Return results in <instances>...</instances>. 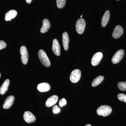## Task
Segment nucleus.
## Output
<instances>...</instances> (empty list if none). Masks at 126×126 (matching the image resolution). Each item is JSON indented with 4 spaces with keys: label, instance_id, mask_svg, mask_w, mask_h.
I'll list each match as a JSON object with an SVG mask.
<instances>
[{
    "label": "nucleus",
    "instance_id": "22",
    "mask_svg": "<svg viewBox=\"0 0 126 126\" xmlns=\"http://www.w3.org/2000/svg\"><path fill=\"white\" fill-rule=\"evenodd\" d=\"M117 97L120 101L126 102V94H118Z\"/></svg>",
    "mask_w": 126,
    "mask_h": 126
},
{
    "label": "nucleus",
    "instance_id": "17",
    "mask_svg": "<svg viewBox=\"0 0 126 126\" xmlns=\"http://www.w3.org/2000/svg\"><path fill=\"white\" fill-rule=\"evenodd\" d=\"M10 80L9 79H6L5 80L0 88V94L3 95L7 92L10 85Z\"/></svg>",
    "mask_w": 126,
    "mask_h": 126
},
{
    "label": "nucleus",
    "instance_id": "12",
    "mask_svg": "<svg viewBox=\"0 0 126 126\" xmlns=\"http://www.w3.org/2000/svg\"><path fill=\"white\" fill-rule=\"evenodd\" d=\"M51 27V24L49 21L47 19H45L43 21V26L40 30V32L45 33L47 32Z\"/></svg>",
    "mask_w": 126,
    "mask_h": 126
},
{
    "label": "nucleus",
    "instance_id": "4",
    "mask_svg": "<svg viewBox=\"0 0 126 126\" xmlns=\"http://www.w3.org/2000/svg\"><path fill=\"white\" fill-rule=\"evenodd\" d=\"M124 51L123 49H119L116 52L112 58L111 61L113 64H117L120 62L124 57Z\"/></svg>",
    "mask_w": 126,
    "mask_h": 126
},
{
    "label": "nucleus",
    "instance_id": "28",
    "mask_svg": "<svg viewBox=\"0 0 126 126\" xmlns=\"http://www.w3.org/2000/svg\"><path fill=\"white\" fill-rule=\"evenodd\" d=\"M1 78V74L0 73V78Z\"/></svg>",
    "mask_w": 126,
    "mask_h": 126
},
{
    "label": "nucleus",
    "instance_id": "10",
    "mask_svg": "<svg viewBox=\"0 0 126 126\" xmlns=\"http://www.w3.org/2000/svg\"><path fill=\"white\" fill-rule=\"evenodd\" d=\"M124 30L121 26L117 25L115 27L113 32L112 36L114 38L118 39L122 35Z\"/></svg>",
    "mask_w": 126,
    "mask_h": 126
},
{
    "label": "nucleus",
    "instance_id": "15",
    "mask_svg": "<svg viewBox=\"0 0 126 126\" xmlns=\"http://www.w3.org/2000/svg\"><path fill=\"white\" fill-rule=\"evenodd\" d=\"M69 42L68 34L67 32H64L63 35V47L65 50H67L68 49Z\"/></svg>",
    "mask_w": 126,
    "mask_h": 126
},
{
    "label": "nucleus",
    "instance_id": "25",
    "mask_svg": "<svg viewBox=\"0 0 126 126\" xmlns=\"http://www.w3.org/2000/svg\"><path fill=\"white\" fill-rule=\"evenodd\" d=\"M6 43L3 41L0 40V50L6 47Z\"/></svg>",
    "mask_w": 126,
    "mask_h": 126
},
{
    "label": "nucleus",
    "instance_id": "9",
    "mask_svg": "<svg viewBox=\"0 0 126 126\" xmlns=\"http://www.w3.org/2000/svg\"><path fill=\"white\" fill-rule=\"evenodd\" d=\"M52 48L53 52L55 55L57 56L60 55L61 54V48L58 41L56 39H54L53 40Z\"/></svg>",
    "mask_w": 126,
    "mask_h": 126
},
{
    "label": "nucleus",
    "instance_id": "16",
    "mask_svg": "<svg viewBox=\"0 0 126 126\" xmlns=\"http://www.w3.org/2000/svg\"><path fill=\"white\" fill-rule=\"evenodd\" d=\"M17 15V12L15 10L9 11L5 14V20L6 21H11V19L15 18Z\"/></svg>",
    "mask_w": 126,
    "mask_h": 126
},
{
    "label": "nucleus",
    "instance_id": "8",
    "mask_svg": "<svg viewBox=\"0 0 126 126\" xmlns=\"http://www.w3.org/2000/svg\"><path fill=\"white\" fill-rule=\"evenodd\" d=\"M103 54L101 52H97L93 56L91 60V63L93 66H96L99 64L103 58Z\"/></svg>",
    "mask_w": 126,
    "mask_h": 126
},
{
    "label": "nucleus",
    "instance_id": "23",
    "mask_svg": "<svg viewBox=\"0 0 126 126\" xmlns=\"http://www.w3.org/2000/svg\"><path fill=\"white\" fill-rule=\"evenodd\" d=\"M61 110L59 107H58V106L56 105L54 106L53 107V113L55 114H57L60 112Z\"/></svg>",
    "mask_w": 126,
    "mask_h": 126
},
{
    "label": "nucleus",
    "instance_id": "1",
    "mask_svg": "<svg viewBox=\"0 0 126 126\" xmlns=\"http://www.w3.org/2000/svg\"><path fill=\"white\" fill-rule=\"evenodd\" d=\"M38 58L41 63L45 67H48L50 66V61L46 52L43 49L39 50L38 53Z\"/></svg>",
    "mask_w": 126,
    "mask_h": 126
},
{
    "label": "nucleus",
    "instance_id": "13",
    "mask_svg": "<svg viewBox=\"0 0 126 126\" xmlns=\"http://www.w3.org/2000/svg\"><path fill=\"white\" fill-rule=\"evenodd\" d=\"M58 100V97L54 95L50 97L46 101V105L47 107H50L53 106L57 103Z\"/></svg>",
    "mask_w": 126,
    "mask_h": 126
},
{
    "label": "nucleus",
    "instance_id": "6",
    "mask_svg": "<svg viewBox=\"0 0 126 126\" xmlns=\"http://www.w3.org/2000/svg\"><path fill=\"white\" fill-rule=\"evenodd\" d=\"M20 54L21 55V60L24 64L26 65L28 63L29 54L26 47L24 46H21L20 49Z\"/></svg>",
    "mask_w": 126,
    "mask_h": 126
},
{
    "label": "nucleus",
    "instance_id": "11",
    "mask_svg": "<svg viewBox=\"0 0 126 126\" xmlns=\"http://www.w3.org/2000/svg\"><path fill=\"white\" fill-rule=\"evenodd\" d=\"M15 99V97L12 95L7 97L5 100L4 103L3 104V108L7 109L10 108L14 103Z\"/></svg>",
    "mask_w": 126,
    "mask_h": 126
},
{
    "label": "nucleus",
    "instance_id": "2",
    "mask_svg": "<svg viewBox=\"0 0 126 126\" xmlns=\"http://www.w3.org/2000/svg\"><path fill=\"white\" fill-rule=\"evenodd\" d=\"M112 111V109L110 106L103 105L100 106L97 110V113L99 116L106 117L110 115Z\"/></svg>",
    "mask_w": 126,
    "mask_h": 126
},
{
    "label": "nucleus",
    "instance_id": "7",
    "mask_svg": "<svg viewBox=\"0 0 126 126\" xmlns=\"http://www.w3.org/2000/svg\"><path fill=\"white\" fill-rule=\"evenodd\" d=\"M24 119L28 123H33L36 121V118L32 113L29 111L25 112L24 116Z\"/></svg>",
    "mask_w": 126,
    "mask_h": 126
},
{
    "label": "nucleus",
    "instance_id": "30",
    "mask_svg": "<svg viewBox=\"0 0 126 126\" xmlns=\"http://www.w3.org/2000/svg\"><path fill=\"white\" fill-rule=\"evenodd\" d=\"M116 0L119 1V0Z\"/></svg>",
    "mask_w": 126,
    "mask_h": 126
},
{
    "label": "nucleus",
    "instance_id": "26",
    "mask_svg": "<svg viewBox=\"0 0 126 126\" xmlns=\"http://www.w3.org/2000/svg\"><path fill=\"white\" fill-rule=\"evenodd\" d=\"M32 0H26V2L27 3L30 4L31 3L32 1Z\"/></svg>",
    "mask_w": 126,
    "mask_h": 126
},
{
    "label": "nucleus",
    "instance_id": "20",
    "mask_svg": "<svg viewBox=\"0 0 126 126\" xmlns=\"http://www.w3.org/2000/svg\"><path fill=\"white\" fill-rule=\"evenodd\" d=\"M66 0H56L57 6L59 9H62L65 6Z\"/></svg>",
    "mask_w": 126,
    "mask_h": 126
},
{
    "label": "nucleus",
    "instance_id": "18",
    "mask_svg": "<svg viewBox=\"0 0 126 126\" xmlns=\"http://www.w3.org/2000/svg\"><path fill=\"white\" fill-rule=\"evenodd\" d=\"M110 12L109 11H106L102 19L101 25L103 27H106L107 25L110 18Z\"/></svg>",
    "mask_w": 126,
    "mask_h": 126
},
{
    "label": "nucleus",
    "instance_id": "29",
    "mask_svg": "<svg viewBox=\"0 0 126 126\" xmlns=\"http://www.w3.org/2000/svg\"><path fill=\"white\" fill-rule=\"evenodd\" d=\"M82 15H81V18H82Z\"/></svg>",
    "mask_w": 126,
    "mask_h": 126
},
{
    "label": "nucleus",
    "instance_id": "24",
    "mask_svg": "<svg viewBox=\"0 0 126 126\" xmlns=\"http://www.w3.org/2000/svg\"><path fill=\"white\" fill-rule=\"evenodd\" d=\"M67 104V101L65 98H63L60 99L59 102V105L61 107H63V106H65Z\"/></svg>",
    "mask_w": 126,
    "mask_h": 126
},
{
    "label": "nucleus",
    "instance_id": "19",
    "mask_svg": "<svg viewBox=\"0 0 126 126\" xmlns=\"http://www.w3.org/2000/svg\"><path fill=\"white\" fill-rule=\"evenodd\" d=\"M104 79V78L103 76L100 75L95 78L92 82V85L93 87H95L98 86L101 83Z\"/></svg>",
    "mask_w": 126,
    "mask_h": 126
},
{
    "label": "nucleus",
    "instance_id": "27",
    "mask_svg": "<svg viewBox=\"0 0 126 126\" xmlns=\"http://www.w3.org/2000/svg\"><path fill=\"white\" fill-rule=\"evenodd\" d=\"M84 126H91V125L90 124H87Z\"/></svg>",
    "mask_w": 126,
    "mask_h": 126
},
{
    "label": "nucleus",
    "instance_id": "5",
    "mask_svg": "<svg viewBox=\"0 0 126 126\" xmlns=\"http://www.w3.org/2000/svg\"><path fill=\"white\" fill-rule=\"evenodd\" d=\"M81 71L78 69H76L72 71L70 76V81L73 83L78 82L81 78Z\"/></svg>",
    "mask_w": 126,
    "mask_h": 126
},
{
    "label": "nucleus",
    "instance_id": "21",
    "mask_svg": "<svg viewBox=\"0 0 126 126\" xmlns=\"http://www.w3.org/2000/svg\"><path fill=\"white\" fill-rule=\"evenodd\" d=\"M118 87L122 91L126 90V82H121L118 83L117 84Z\"/></svg>",
    "mask_w": 126,
    "mask_h": 126
},
{
    "label": "nucleus",
    "instance_id": "3",
    "mask_svg": "<svg viewBox=\"0 0 126 126\" xmlns=\"http://www.w3.org/2000/svg\"><path fill=\"white\" fill-rule=\"evenodd\" d=\"M86 26V22L84 19L82 18L78 19L75 25L76 31L79 34L83 33L85 30Z\"/></svg>",
    "mask_w": 126,
    "mask_h": 126
},
{
    "label": "nucleus",
    "instance_id": "14",
    "mask_svg": "<svg viewBox=\"0 0 126 126\" xmlns=\"http://www.w3.org/2000/svg\"><path fill=\"white\" fill-rule=\"evenodd\" d=\"M37 89L41 92H45L49 91L50 89V85L47 83L39 84L37 86Z\"/></svg>",
    "mask_w": 126,
    "mask_h": 126
}]
</instances>
